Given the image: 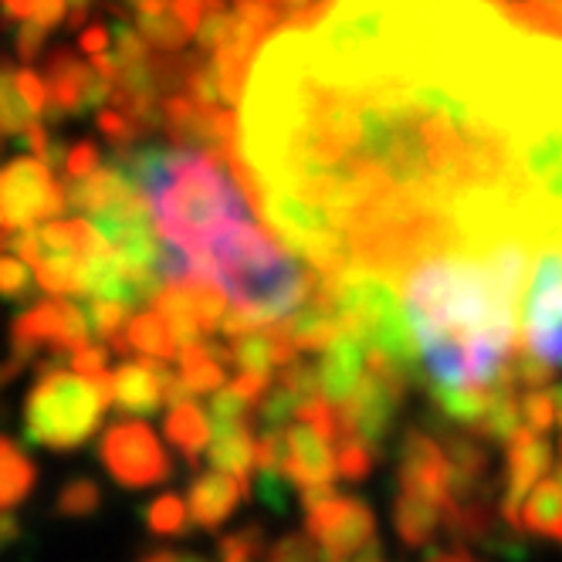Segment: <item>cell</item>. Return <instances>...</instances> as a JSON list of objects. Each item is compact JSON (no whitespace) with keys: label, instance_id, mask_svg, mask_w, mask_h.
<instances>
[{"label":"cell","instance_id":"cell-1","mask_svg":"<svg viewBox=\"0 0 562 562\" xmlns=\"http://www.w3.org/2000/svg\"><path fill=\"white\" fill-rule=\"evenodd\" d=\"M234 173L333 278L562 251V37L495 0H323L251 61Z\"/></svg>","mask_w":562,"mask_h":562},{"label":"cell","instance_id":"cell-2","mask_svg":"<svg viewBox=\"0 0 562 562\" xmlns=\"http://www.w3.org/2000/svg\"><path fill=\"white\" fill-rule=\"evenodd\" d=\"M532 251L505 245L488 255H440L404 278L407 315L427 380L488 386L521 339V299Z\"/></svg>","mask_w":562,"mask_h":562},{"label":"cell","instance_id":"cell-3","mask_svg":"<svg viewBox=\"0 0 562 562\" xmlns=\"http://www.w3.org/2000/svg\"><path fill=\"white\" fill-rule=\"evenodd\" d=\"M119 167L136 183L159 234V278L167 285L207 281L211 255L245 224L258 221L234 167L214 153L159 146L119 156Z\"/></svg>","mask_w":562,"mask_h":562},{"label":"cell","instance_id":"cell-4","mask_svg":"<svg viewBox=\"0 0 562 562\" xmlns=\"http://www.w3.org/2000/svg\"><path fill=\"white\" fill-rule=\"evenodd\" d=\"M112 404V376L82 380L71 370L45 367L24 396V440L55 454L86 448Z\"/></svg>","mask_w":562,"mask_h":562},{"label":"cell","instance_id":"cell-5","mask_svg":"<svg viewBox=\"0 0 562 562\" xmlns=\"http://www.w3.org/2000/svg\"><path fill=\"white\" fill-rule=\"evenodd\" d=\"M68 207L65 183L37 156H18L0 167V231L24 234L61 221Z\"/></svg>","mask_w":562,"mask_h":562},{"label":"cell","instance_id":"cell-6","mask_svg":"<svg viewBox=\"0 0 562 562\" xmlns=\"http://www.w3.org/2000/svg\"><path fill=\"white\" fill-rule=\"evenodd\" d=\"M407 386L411 380L404 373L370 356L363 383H359L349 404L339 407V437L363 440L376 458H383L386 440L396 430V411L404 404Z\"/></svg>","mask_w":562,"mask_h":562},{"label":"cell","instance_id":"cell-7","mask_svg":"<svg viewBox=\"0 0 562 562\" xmlns=\"http://www.w3.org/2000/svg\"><path fill=\"white\" fill-rule=\"evenodd\" d=\"M99 461L123 488H153L173 477L177 464L164 440L143 420H115L99 440Z\"/></svg>","mask_w":562,"mask_h":562},{"label":"cell","instance_id":"cell-8","mask_svg":"<svg viewBox=\"0 0 562 562\" xmlns=\"http://www.w3.org/2000/svg\"><path fill=\"white\" fill-rule=\"evenodd\" d=\"M11 339H14L18 363L45 356V367H55V359H65L68 363V356L78 346H86L92 336H89L86 312L71 299H45L14 318Z\"/></svg>","mask_w":562,"mask_h":562},{"label":"cell","instance_id":"cell-9","mask_svg":"<svg viewBox=\"0 0 562 562\" xmlns=\"http://www.w3.org/2000/svg\"><path fill=\"white\" fill-rule=\"evenodd\" d=\"M305 529L329 562H346L376 542V515L359 495L336 492L329 502L305 512Z\"/></svg>","mask_w":562,"mask_h":562},{"label":"cell","instance_id":"cell-10","mask_svg":"<svg viewBox=\"0 0 562 562\" xmlns=\"http://www.w3.org/2000/svg\"><path fill=\"white\" fill-rule=\"evenodd\" d=\"M396 488L440 508L451 505V464L440 440L424 427H407L396 445Z\"/></svg>","mask_w":562,"mask_h":562},{"label":"cell","instance_id":"cell-11","mask_svg":"<svg viewBox=\"0 0 562 562\" xmlns=\"http://www.w3.org/2000/svg\"><path fill=\"white\" fill-rule=\"evenodd\" d=\"M552 468V445L549 437L532 434V430H518L508 445H505V492L498 502V518L508 532H521V505L532 495V488L546 477Z\"/></svg>","mask_w":562,"mask_h":562},{"label":"cell","instance_id":"cell-12","mask_svg":"<svg viewBox=\"0 0 562 562\" xmlns=\"http://www.w3.org/2000/svg\"><path fill=\"white\" fill-rule=\"evenodd\" d=\"M173 386L177 370L170 363H159V359H123L112 370V407L133 420L156 417L167 407Z\"/></svg>","mask_w":562,"mask_h":562},{"label":"cell","instance_id":"cell-13","mask_svg":"<svg viewBox=\"0 0 562 562\" xmlns=\"http://www.w3.org/2000/svg\"><path fill=\"white\" fill-rule=\"evenodd\" d=\"M562 326V251H542L521 299V336L539 346Z\"/></svg>","mask_w":562,"mask_h":562},{"label":"cell","instance_id":"cell-14","mask_svg":"<svg viewBox=\"0 0 562 562\" xmlns=\"http://www.w3.org/2000/svg\"><path fill=\"white\" fill-rule=\"evenodd\" d=\"M367 363H370L367 342L342 329L336 336V342L323 352V359L315 363L318 396L329 400L336 411L346 407L349 400H352V393L359 390V383H363V376H367Z\"/></svg>","mask_w":562,"mask_h":562},{"label":"cell","instance_id":"cell-15","mask_svg":"<svg viewBox=\"0 0 562 562\" xmlns=\"http://www.w3.org/2000/svg\"><path fill=\"white\" fill-rule=\"evenodd\" d=\"M251 498V485L245 481H234L221 471H200L193 474L190 488H187V515L193 529L217 532L224 521L240 508V502Z\"/></svg>","mask_w":562,"mask_h":562},{"label":"cell","instance_id":"cell-16","mask_svg":"<svg viewBox=\"0 0 562 562\" xmlns=\"http://www.w3.org/2000/svg\"><path fill=\"white\" fill-rule=\"evenodd\" d=\"M285 474L295 492L336 485L339 474H336L333 445L323 434L308 430L305 424L285 427Z\"/></svg>","mask_w":562,"mask_h":562},{"label":"cell","instance_id":"cell-17","mask_svg":"<svg viewBox=\"0 0 562 562\" xmlns=\"http://www.w3.org/2000/svg\"><path fill=\"white\" fill-rule=\"evenodd\" d=\"M227 356H231V363L240 370V376H261L271 383L278 376V370H285L299 352L292 349V342L285 339V333H281L278 326H261L248 336L231 339Z\"/></svg>","mask_w":562,"mask_h":562},{"label":"cell","instance_id":"cell-18","mask_svg":"<svg viewBox=\"0 0 562 562\" xmlns=\"http://www.w3.org/2000/svg\"><path fill=\"white\" fill-rule=\"evenodd\" d=\"M255 448H258V434L251 424H227V427H211V448L207 461L214 471L245 481L251 485V471H255Z\"/></svg>","mask_w":562,"mask_h":562},{"label":"cell","instance_id":"cell-19","mask_svg":"<svg viewBox=\"0 0 562 562\" xmlns=\"http://www.w3.org/2000/svg\"><path fill=\"white\" fill-rule=\"evenodd\" d=\"M393 529L407 549H427L437 532L445 529V508L414 495V492H400L393 495Z\"/></svg>","mask_w":562,"mask_h":562},{"label":"cell","instance_id":"cell-20","mask_svg":"<svg viewBox=\"0 0 562 562\" xmlns=\"http://www.w3.org/2000/svg\"><path fill=\"white\" fill-rule=\"evenodd\" d=\"M133 14H136V31L143 34V42L149 45L153 55H180L193 37V31L173 14L170 0H139Z\"/></svg>","mask_w":562,"mask_h":562},{"label":"cell","instance_id":"cell-21","mask_svg":"<svg viewBox=\"0 0 562 562\" xmlns=\"http://www.w3.org/2000/svg\"><path fill=\"white\" fill-rule=\"evenodd\" d=\"M180 383L190 396H207V393H217L227 380L224 367H231V356H227V346H217L214 339L204 342V346H190V349H180Z\"/></svg>","mask_w":562,"mask_h":562},{"label":"cell","instance_id":"cell-22","mask_svg":"<svg viewBox=\"0 0 562 562\" xmlns=\"http://www.w3.org/2000/svg\"><path fill=\"white\" fill-rule=\"evenodd\" d=\"M112 349L123 352V356L133 349V352H143V359H159V363H177L180 359V349H177V342L164 323V315H159L156 308L133 315L126 333L112 342Z\"/></svg>","mask_w":562,"mask_h":562},{"label":"cell","instance_id":"cell-23","mask_svg":"<svg viewBox=\"0 0 562 562\" xmlns=\"http://www.w3.org/2000/svg\"><path fill=\"white\" fill-rule=\"evenodd\" d=\"M164 434L170 440V448H177L180 458L190 468H196V461L204 458L207 448H211V417L200 411L193 400H183V404L167 411Z\"/></svg>","mask_w":562,"mask_h":562},{"label":"cell","instance_id":"cell-24","mask_svg":"<svg viewBox=\"0 0 562 562\" xmlns=\"http://www.w3.org/2000/svg\"><path fill=\"white\" fill-rule=\"evenodd\" d=\"M521 532L562 546V485L555 477H542L521 505Z\"/></svg>","mask_w":562,"mask_h":562},{"label":"cell","instance_id":"cell-25","mask_svg":"<svg viewBox=\"0 0 562 562\" xmlns=\"http://www.w3.org/2000/svg\"><path fill=\"white\" fill-rule=\"evenodd\" d=\"M37 464L11 437H0V515H11L34 492Z\"/></svg>","mask_w":562,"mask_h":562},{"label":"cell","instance_id":"cell-26","mask_svg":"<svg viewBox=\"0 0 562 562\" xmlns=\"http://www.w3.org/2000/svg\"><path fill=\"white\" fill-rule=\"evenodd\" d=\"M14 75L18 68L0 61V139L4 136H27L31 126H37V119L31 115V109L24 105V99L18 95V86H14Z\"/></svg>","mask_w":562,"mask_h":562},{"label":"cell","instance_id":"cell-27","mask_svg":"<svg viewBox=\"0 0 562 562\" xmlns=\"http://www.w3.org/2000/svg\"><path fill=\"white\" fill-rule=\"evenodd\" d=\"M143 526L146 532L159 536V539H177L187 532L190 515H187V502L177 492H164L143 505Z\"/></svg>","mask_w":562,"mask_h":562},{"label":"cell","instance_id":"cell-28","mask_svg":"<svg viewBox=\"0 0 562 562\" xmlns=\"http://www.w3.org/2000/svg\"><path fill=\"white\" fill-rule=\"evenodd\" d=\"M102 508V488L99 481L78 474L71 481H65L61 492L55 495V512L61 518H89Z\"/></svg>","mask_w":562,"mask_h":562},{"label":"cell","instance_id":"cell-29","mask_svg":"<svg viewBox=\"0 0 562 562\" xmlns=\"http://www.w3.org/2000/svg\"><path fill=\"white\" fill-rule=\"evenodd\" d=\"M86 323H89V336L92 339H105L109 346L126 333L130 326V308L119 302H105V299H86Z\"/></svg>","mask_w":562,"mask_h":562},{"label":"cell","instance_id":"cell-30","mask_svg":"<svg viewBox=\"0 0 562 562\" xmlns=\"http://www.w3.org/2000/svg\"><path fill=\"white\" fill-rule=\"evenodd\" d=\"M8 18H18L21 24H37V27H58L68 11H65V0H0Z\"/></svg>","mask_w":562,"mask_h":562},{"label":"cell","instance_id":"cell-31","mask_svg":"<svg viewBox=\"0 0 562 562\" xmlns=\"http://www.w3.org/2000/svg\"><path fill=\"white\" fill-rule=\"evenodd\" d=\"M376 454L356 437H339L336 440V474L346 481H367L376 468Z\"/></svg>","mask_w":562,"mask_h":562},{"label":"cell","instance_id":"cell-32","mask_svg":"<svg viewBox=\"0 0 562 562\" xmlns=\"http://www.w3.org/2000/svg\"><path fill=\"white\" fill-rule=\"evenodd\" d=\"M518 411H521V427L532 434H549L555 427V407L549 390H526L518 393Z\"/></svg>","mask_w":562,"mask_h":562},{"label":"cell","instance_id":"cell-33","mask_svg":"<svg viewBox=\"0 0 562 562\" xmlns=\"http://www.w3.org/2000/svg\"><path fill=\"white\" fill-rule=\"evenodd\" d=\"M258 502L274 515H285L292 505V481L285 468H258Z\"/></svg>","mask_w":562,"mask_h":562},{"label":"cell","instance_id":"cell-34","mask_svg":"<svg viewBox=\"0 0 562 562\" xmlns=\"http://www.w3.org/2000/svg\"><path fill=\"white\" fill-rule=\"evenodd\" d=\"M221 559H261L265 555V529L258 521H248L245 529H234L231 536H221L217 542Z\"/></svg>","mask_w":562,"mask_h":562},{"label":"cell","instance_id":"cell-35","mask_svg":"<svg viewBox=\"0 0 562 562\" xmlns=\"http://www.w3.org/2000/svg\"><path fill=\"white\" fill-rule=\"evenodd\" d=\"M323 559H326L323 549L305 532H289L265 549V562H323Z\"/></svg>","mask_w":562,"mask_h":562},{"label":"cell","instance_id":"cell-36","mask_svg":"<svg viewBox=\"0 0 562 562\" xmlns=\"http://www.w3.org/2000/svg\"><path fill=\"white\" fill-rule=\"evenodd\" d=\"M14 86H18V95L24 99V105L31 109V115L37 119V123H45L48 105H52V95H48V82H45V78L37 75V71H31V68H18Z\"/></svg>","mask_w":562,"mask_h":562},{"label":"cell","instance_id":"cell-37","mask_svg":"<svg viewBox=\"0 0 562 562\" xmlns=\"http://www.w3.org/2000/svg\"><path fill=\"white\" fill-rule=\"evenodd\" d=\"M27 292H31V268L14 255H0V295L21 302Z\"/></svg>","mask_w":562,"mask_h":562},{"label":"cell","instance_id":"cell-38","mask_svg":"<svg viewBox=\"0 0 562 562\" xmlns=\"http://www.w3.org/2000/svg\"><path fill=\"white\" fill-rule=\"evenodd\" d=\"M99 170H102V153H99L95 143L86 139V143L68 146V153H65V173H68V180H86V177H92Z\"/></svg>","mask_w":562,"mask_h":562},{"label":"cell","instance_id":"cell-39","mask_svg":"<svg viewBox=\"0 0 562 562\" xmlns=\"http://www.w3.org/2000/svg\"><path fill=\"white\" fill-rule=\"evenodd\" d=\"M99 133L112 143V146H119V149H126L136 136H139V130L130 123V119L119 112V109H112V105H105L102 112H99Z\"/></svg>","mask_w":562,"mask_h":562},{"label":"cell","instance_id":"cell-40","mask_svg":"<svg viewBox=\"0 0 562 562\" xmlns=\"http://www.w3.org/2000/svg\"><path fill=\"white\" fill-rule=\"evenodd\" d=\"M14 45H18V58L24 65H34L48 48V31L37 27V24H21L18 34H14Z\"/></svg>","mask_w":562,"mask_h":562},{"label":"cell","instance_id":"cell-41","mask_svg":"<svg viewBox=\"0 0 562 562\" xmlns=\"http://www.w3.org/2000/svg\"><path fill=\"white\" fill-rule=\"evenodd\" d=\"M78 48H82L89 58H99V55H109L112 52V31L95 21V24H86L82 34H78Z\"/></svg>","mask_w":562,"mask_h":562},{"label":"cell","instance_id":"cell-42","mask_svg":"<svg viewBox=\"0 0 562 562\" xmlns=\"http://www.w3.org/2000/svg\"><path fill=\"white\" fill-rule=\"evenodd\" d=\"M542 363H549V367H562V326L552 333V336H546L539 346H529Z\"/></svg>","mask_w":562,"mask_h":562},{"label":"cell","instance_id":"cell-43","mask_svg":"<svg viewBox=\"0 0 562 562\" xmlns=\"http://www.w3.org/2000/svg\"><path fill=\"white\" fill-rule=\"evenodd\" d=\"M21 536V526H18V518L14 515H0V552L11 549Z\"/></svg>","mask_w":562,"mask_h":562},{"label":"cell","instance_id":"cell-44","mask_svg":"<svg viewBox=\"0 0 562 562\" xmlns=\"http://www.w3.org/2000/svg\"><path fill=\"white\" fill-rule=\"evenodd\" d=\"M424 562H477L468 549H434V552H427V559Z\"/></svg>","mask_w":562,"mask_h":562},{"label":"cell","instance_id":"cell-45","mask_svg":"<svg viewBox=\"0 0 562 562\" xmlns=\"http://www.w3.org/2000/svg\"><path fill=\"white\" fill-rule=\"evenodd\" d=\"M95 8V0H65V11H68V21L75 27H82L86 24V14H92Z\"/></svg>","mask_w":562,"mask_h":562},{"label":"cell","instance_id":"cell-46","mask_svg":"<svg viewBox=\"0 0 562 562\" xmlns=\"http://www.w3.org/2000/svg\"><path fill=\"white\" fill-rule=\"evenodd\" d=\"M352 562H386L383 546H380V542H370L363 552H356V555H352Z\"/></svg>","mask_w":562,"mask_h":562},{"label":"cell","instance_id":"cell-47","mask_svg":"<svg viewBox=\"0 0 562 562\" xmlns=\"http://www.w3.org/2000/svg\"><path fill=\"white\" fill-rule=\"evenodd\" d=\"M139 562H180V552L156 549V552H149V555H146V559H139Z\"/></svg>","mask_w":562,"mask_h":562},{"label":"cell","instance_id":"cell-48","mask_svg":"<svg viewBox=\"0 0 562 562\" xmlns=\"http://www.w3.org/2000/svg\"><path fill=\"white\" fill-rule=\"evenodd\" d=\"M237 4H271V8H285V0H237ZM289 11V8H285Z\"/></svg>","mask_w":562,"mask_h":562},{"label":"cell","instance_id":"cell-49","mask_svg":"<svg viewBox=\"0 0 562 562\" xmlns=\"http://www.w3.org/2000/svg\"><path fill=\"white\" fill-rule=\"evenodd\" d=\"M180 562H211V559H204V555H196V552H183V555H180Z\"/></svg>","mask_w":562,"mask_h":562},{"label":"cell","instance_id":"cell-50","mask_svg":"<svg viewBox=\"0 0 562 562\" xmlns=\"http://www.w3.org/2000/svg\"><path fill=\"white\" fill-rule=\"evenodd\" d=\"M0 248H8V234L4 231H0Z\"/></svg>","mask_w":562,"mask_h":562},{"label":"cell","instance_id":"cell-51","mask_svg":"<svg viewBox=\"0 0 562 562\" xmlns=\"http://www.w3.org/2000/svg\"><path fill=\"white\" fill-rule=\"evenodd\" d=\"M221 562H255V559H221Z\"/></svg>","mask_w":562,"mask_h":562},{"label":"cell","instance_id":"cell-52","mask_svg":"<svg viewBox=\"0 0 562 562\" xmlns=\"http://www.w3.org/2000/svg\"><path fill=\"white\" fill-rule=\"evenodd\" d=\"M555 481H559V485H562V464L555 468Z\"/></svg>","mask_w":562,"mask_h":562}]
</instances>
